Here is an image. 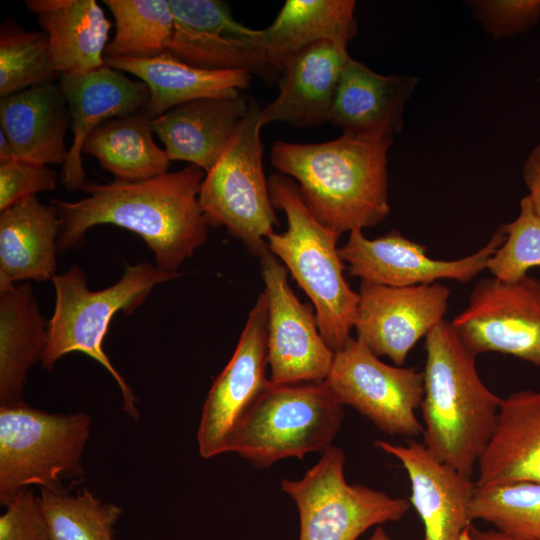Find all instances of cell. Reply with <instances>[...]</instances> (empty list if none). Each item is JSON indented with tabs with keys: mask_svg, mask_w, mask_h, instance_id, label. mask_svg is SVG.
Wrapping results in <instances>:
<instances>
[{
	"mask_svg": "<svg viewBox=\"0 0 540 540\" xmlns=\"http://www.w3.org/2000/svg\"><path fill=\"white\" fill-rule=\"evenodd\" d=\"M267 365V302L261 292L231 359L214 380L204 401L196 434L202 458L227 453L235 428L269 382Z\"/></svg>",
	"mask_w": 540,
	"mask_h": 540,
	"instance_id": "obj_15",
	"label": "cell"
},
{
	"mask_svg": "<svg viewBox=\"0 0 540 540\" xmlns=\"http://www.w3.org/2000/svg\"><path fill=\"white\" fill-rule=\"evenodd\" d=\"M358 294L356 339L402 366L417 342L444 321L450 290L438 282L391 287L361 281Z\"/></svg>",
	"mask_w": 540,
	"mask_h": 540,
	"instance_id": "obj_13",
	"label": "cell"
},
{
	"mask_svg": "<svg viewBox=\"0 0 540 540\" xmlns=\"http://www.w3.org/2000/svg\"><path fill=\"white\" fill-rule=\"evenodd\" d=\"M105 65L139 78L150 91L144 110L156 118L183 103L201 98L240 95L253 76L245 70H206L188 65L169 52L147 59L104 58Z\"/></svg>",
	"mask_w": 540,
	"mask_h": 540,
	"instance_id": "obj_26",
	"label": "cell"
},
{
	"mask_svg": "<svg viewBox=\"0 0 540 540\" xmlns=\"http://www.w3.org/2000/svg\"><path fill=\"white\" fill-rule=\"evenodd\" d=\"M470 518L525 540H540V483L476 485Z\"/></svg>",
	"mask_w": 540,
	"mask_h": 540,
	"instance_id": "obj_32",
	"label": "cell"
},
{
	"mask_svg": "<svg viewBox=\"0 0 540 540\" xmlns=\"http://www.w3.org/2000/svg\"><path fill=\"white\" fill-rule=\"evenodd\" d=\"M418 78L382 75L349 57L335 91L329 122L343 133H368L381 128L399 132L405 104Z\"/></svg>",
	"mask_w": 540,
	"mask_h": 540,
	"instance_id": "obj_25",
	"label": "cell"
},
{
	"mask_svg": "<svg viewBox=\"0 0 540 540\" xmlns=\"http://www.w3.org/2000/svg\"><path fill=\"white\" fill-rule=\"evenodd\" d=\"M470 5L486 33L495 39L524 33L540 20V0H479Z\"/></svg>",
	"mask_w": 540,
	"mask_h": 540,
	"instance_id": "obj_35",
	"label": "cell"
},
{
	"mask_svg": "<svg viewBox=\"0 0 540 540\" xmlns=\"http://www.w3.org/2000/svg\"><path fill=\"white\" fill-rule=\"evenodd\" d=\"M25 5L48 37L52 64L59 75L105 65L112 23L95 0H27Z\"/></svg>",
	"mask_w": 540,
	"mask_h": 540,
	"instance_id": "obj_27",
	"label": "cell"
},
{
	"mask_svg": "<svg viewBox=\"0 0 540 540\" xmlns=\"http://www.w3.org/2000/svg\"><path fill=\"white\" fill-rule=\"evenodd\" d=\"M244 96L201 98L153 118L151 127L171 160L187 161L208 172L245 116Z\"/></svg>",
	"mask_w": 540,
	"mask_h": 540,
	"instance_id": "obj_21",
	"label": "cell"
},
{
	"mask_svg": "<svg viewBox=\"0 0 540 540\" xmlns=\"http://www.w3.org/2000/svg\"><path fill=\"white\" fill-rule=\"evenodd\" d=\"M17 160L15 151L5 135L0 129V161Z\"/></svg>",
	"mask_w": 540,
	"mask_h": 540,
	"instance_id": "obj_40",
	"label": "cell"
},
{
	"mask_svg": "<svg viewBox=\"0 0 540 540\" xmlns=\"http://www.w3.org/2000/svg\"><path fill=\"white\" fill-rule=\"evenodd\" d=\"M205 174L189 164L149 180L87 185V196L75 202L51 199L59 217L58 251L78 246L94 226L112 224L138 234L156 266L176 273L207 240L198 199Z\"/></svg>",
	"mask_w": 540,
	"mask_h": 540,
	"instance_id": "obj_1",
	"label": "cell"
},
{
	"mask_svg": "<svg viewBox=\"0 0 540 540\" xmlns=\"http://www.w3.org/2000/svg\"><path fill=\"white\" fill-rule=\"evenodd\" d=\"M343 406L349 405L390 435L417 436L423 426L416 416L424 395L423 372L382 362L351 337L334 353L324 380Z\"/></svg>",
	"mask_w": 540,
	"mask_h": 540,
	"instance_id": "obj_10",
	"label": "cell"
},
{
	"mask_svg": "<svg viewBox=\"0 0 540 540\" xmlns=\"http://www.w3.org/2000/svg\"><path fill=\"white\" fill-rule=\"evenodd\" d=\"M394 130L343 133L322 143L276 141L271 162L293 179L313 216L338 235L389 214L387 154Z\"/></svg>",
	"mask_w": 540,
	"mask_h": 540,
	"instance_id": "obj_2",
	"label": "cell"
},
{
	"mask_svg": "<svg viewBox=\"0 0 540 540\" xmlns=\"http://www.w3.org/2000/svg\"><path fill=\"white\" fill-rule=\"evenodd\" d=\"M464 540H525L507 534L500 530H481L475 525L471 524L466 531Z\"/></svg>",
	"mask_w": 540,
	"mask_h": 540,
	"instance_id": "obj_39",
	"label": "cell"
},
{
	"mask_svg": "<svg viewBox=\"0 0 540 540\" xmlns=\"http://www.w3.org/2000/svg\"><path fill=\"white\" fill-rule=\"evenodd\" d=\"M58 84L68 106L73 133L62 182L68 191L84 190L88 185L82 163L86 138L103 123L145 108L150 91L142 81L132 80L106 65L88 72L62 74Z\"/></svg>",
	"mask_w": 540,
	"mask_h": 540,
	"instance_id": "obj_18",
	"label": "cell"
},
{
	"mask_svg": "<svg viewBox=\"0 0 540 540\" xmlns=\"http://www.w3.org/2000/svg\"><path fill=\"white\" fill-rule=\"evenodd\" d=\"M47 331L30 284L0 293V406L24 402L27 374L41 360Z\"/></svg>",
	"mask_w": 540,
	"mask_h": 540,
	"instance_id": "obj_28",
	"label": "cell"
},
{
	"mask_svg": "<svg viewBox=\"0 0 540 540\" xmlns=\"http://www.w3.org/2000/svg\"><path fill=\"white\" fill-rule=\"evenodd\" d=\"M173 29L167 52L206 70H245L272 81L279 74L245 43L256 29L237 22L228 5L218 0H169Z\"/></svg>",
	"mask_w": 540,
	"mask_h": 540,
	"instance_id": "obj_16",
	"label": "cell"
},
{
	"mask_svg": "<svg viewBox=\"0 0 540 540\" xmlns=\"http://www.w3.org/2000/svg\"><path fill=\"white\" fill-rule=\"evenodd\" d=\"M56 184L57 173L46 165L0 161V212L24 198L53 190Z\"/></svg>",
	"mask_w": 540,
	"mask_h": 540,
	"instance_id": "obj_36",
	"label": "cell"
},
{
	"mask_svg": "<svg viewBox=\"0 0 540 540\" xmlns=\"http://www.w3.org/2000/svg\"><path fill=\"white\" fill-rule=\"evenodd\" d=\"M177 276L178 272H166L156 265L141 262L126 266L121 278L112 286L91 291L85 273L77 265L55 275L51 281L56 300L48 321L47 342L40 360L42 367L52 370L61 357L72 352L88 355L112 375L122 394L123 411L137 420L140 414L136 398L105 354L103 341L117 312L131 314L156 285Z\"/></svg>",
	"mask_w": 540,
	"mask_h": 540,
	"instance_id": "obj_5",
	"label": "cell"
},
{
	"mask_svg": "<svg viewBox=\"0 0 540 540\" xmlns=\"http://www.w3.org/2000/svg\"><path fill=\"white\" fill-rule=\"evenodd\" d=\"M39 497L49 540H116L120 506L103 502L85 488L74 494L60 487L41 488Z\"/></svg>",
	"mask_w": 540,
	"mask_h": 540,
	"instance_id": "obj_31",
	"label": "cell"
},
{
	"mask_svg": "<svg viewBox=\"0 0 540 540\" xmlns=\"http://www.w3.org/2000/svg\"><path fill=\"white\" fill-rule=\"evenodd\" d=\"M152 118L144 108L113 118L85 140L82 154L96 158L114 181L139 182L168 173L170 159L152 137Z\"/></svg>",
	"mask_w": 540,
	"mask_h": 540,
	"instance_id": "obj_29",
	"label": "cell"
},
{
	"mask_svg": "<svg viewBox=\"0 0 540 540\" xmlns=\"http://www.w3.org/2000/svg\"><path fill=\"white\" fill-rule=\"evenodd\" d=\"M353 0H287L274 21L245 38L246 45L280 74L286 61L321 41L348 45L357 33Z\"/></svg>",
	"mask_w": 540,
	"mask_h": 540,
	"instance_id": "obj_20",
	"label": "cell"
},
{
	"mask_svg": "<svg viewBox=\"0 0 540 540\" xmlns=\"http://www.w3.org/2000/svg\"><path fill=\"white\" fill-rule=\"evenodd\" d=\"M367 540H391L387 532L380 526H376L372 535Z\"/></svg>",
	"mask_w": 540,
	"mask_h": 540,
	"instance_id": "obj_41",
	"label": "cell"
},
{
	"mask_svg": "<svg viewBox=\"0 0 540 540\" xmlns=\"http://www.w3.org/2000/svg\"><path fill=\"white\" fill-rule=\"evenodd\" d=\"M375 447L395 457L411 483L410 503L424 526L423 540H464L476 482L441 462L424 443L405 445L376 440Z\"/></svg>",
	"mask_w": 540,
	"mask_h": 540,
	"instance_id": "obj_17",
	"label": "cell"
},
{
	"mask_svg": "<svg viewBox=\"0 0 540 540\" xmlns=\"http://www.w3.org/2000/svg\"><path fill=\"white\" fill-rule=\"evenodd\" d=\"M451 325L476 356L497 352L540 367V279L479 280Z\"/></svg>",
	"mask_w": 540,
	"mask_h": 540,
	"instance_id": "obj_11",
	"label": "cell"
},
{
	"mask_svg": "<svg viewBox=\"0 0 540 540\" xmlns=\"http://www.w3.org/2000/svg\"><path fill=\"white\" fill-rule=\"evenodd\" d=\"M59 230L56 208L37 196L0 212V293L19 281H46L56 275Z\"/></svg>",
	"mask_w": 540,
	"mask_h": 540,
	"instance_id": "obj_24",
	"label": "cell"
},
{
	"mask_svg": "<svg viewBox=\"0 0 540 540\" xmlns=\"http://www.w3.org/2000/svg\"><path fill=\"white\" fill-rule=\"evenodd\" d=\"M477 468L478 486L540 483V389L501 399L494 432Z\"/></svg>",
	"mask_w": 540,
	"mask_h": 540,
	"instance_id": "obj_22",
	"label": "cell"
},
{
	"mask_svg": "<svg viewBox=\"0 0 540 540\" xmlns=\"http://www.w3.org/2000/svg\"><path fill=\"white\" fill-rule=\"evenodd\" d=\"M115 21V33L104 58L147 59L167 51L173 29L169 0H104Z\"/></svg>",
	"mask_w": 540,
	"mask_h": 540,
	"instance_id": "obj_30",
	"label": "cell"
},
{
	"mask_svg": "<svg viewBox=\"0 0 540 540\" xmlns=\"http://www.w3.org/2000/svg\"><path fill=\"white\" fill-rule=\"evenodd\" d=\"M268 188L274 208L286 215L287 229L271 234L267 248L309 297L320 334L335 353L351 338L359 301L343 275L344 261L337 248L340 235L313 216L290 177L275 173Z\"/></svg>",
	"mask_w": 540,
	"mask_h": 540,
	"instance_id": "obj_4",
	"label": "cell"
},
{
	"mask_svg": "<svg viewBox=\"0 0 540 540\" xmlns=\"http://www.w3.org/2000/svg\"><path fill=\"white\" fill-rule=\"evenodd\" d=\"M90 427L85 413H49L25 402L0 406V504L31 485L59 487L62 478L82 474Z\"/></svg>",
	"mask_w": 540,
	"mask_h": 540,
	"instance_id": "obj_8",
	"label": "cell"
},
{
	"mask_svg": "<svg viewBox=\"0 0 540 540\" xmlns=\"http://www.w3.org/2000/svg\"><path fill=\"white\" fill-rule=\"evenodd\" d=\"M424 445L441 462L472 477L496 426L501 399L482 381L476 355L444 320L425 338Z\"/></svg>",
	"mask_w": 540,
	"mask_h": 540,
	"instance_id": "obj_3",
	"label": "cell"
},
{
	"mask_svg": "<svg viewBox=\"0 0 540 540\" xmlns=\"http://www.w3.org/2000/svg\"><path fill=\"white\" fill-rule=\"evenodd\" d=\"M523 179L528 189L526 195L534 212L540 216V141L528 155L523 165Z\"/></svg>",
	"mask_w": 540,
	"mask_h": 540,
	"instance_id": "obj_38",
	"label": "cell"
},
{
	"mask_svg": "<svg viewBox=\"0 0 540 540\" xmlns=\"http://www.w3.org/2000/svg\"><path fill=\"white\" fill-rule=\"evenodd\" d=\"M0 516V540H49L40 497L29 489L19 492Z\"/></svg>",
	"mask_w": 540,
	"mask_h": 540,
	"instance_id": "obj_37",
	"label": "cell"
},
{
	"mask_svg": "<svg viewBox=\"0 0 540 540\" xmlns=\"http://www.w3.org/2000/svg\"><path fill=\"white\" fill-rule=\"evenodd\" d=\"M504 238L500 226L475 253L456 260H438L427 255L424 245L398 231L368 239L362 230L356 229L338 251L350 274L364 282L391 287L431 284L441 279L466 283L486 269L489 258Z\"/></svg>",
	"mask_w": 540,
	"mask_h": 540,
	"instance_id": "obj_14",
	"label": "cell"
},
{
	"mask_svg": "<svg viewBox=\"0 0 540 540\" xmlns=\"http://www.w3.org/2000/svg\"><path fill=\"white\" fill-rule=\"evenodd\" d=\"M505 238L487 262L486 269L493 277L514 281L540 267V216L527 196L520 201L518 216L501 225Z\"/></svg>",
	"mask_w": 540,
	"mask_h": 540,
	"instance_id": "obj_34",
	"label": "cell"
},
{
	"mask_svg": "<svg viewBox=\"0 0 540 540\" xmlns=\"http://www.w3.org/2000/svg\"><path fill=\"white\" fill-rule=\"evenodd\" d=\"M44 31H4L0 36V97L58 80Z\"/></svg>",
	"mask_w": 540,
	"mask_h": 540,
	"instance_id": "obj_33",
	"label": "cell"
},
{
	"mask_svg": "<svg viewBox=\"0 0 540 540\" xmlns=\"http://www.w3.org/2000/svg\"><path fill=\"white\" fill-rule=\"evenodd\" d=\"M267 302V355L275 384L323 382L334 352L322 338L313 305L292 291L287 269L267 249L260 256Z\"/></svg>",
	"mask_w": 540,
	"mask_h": 540,
	"instance_id": "obj_12",
	"label": "cell"
},
{
	"mask_svg": "<svg viewBox=\"0 0 540 540\" xmlns=\"http://www.w3.org/2000/svg\"><path fill=\"white\" fill-rule=\"evenodd\" d=\"M347 46L321 41L290 57L280 71L277 96L260 108L259 123L294 127L329 122L337 84L349 58Z\"/></svg>",
	"mask_w": 540,
	"mask_h": 540,
	"instance_id": "obj_19",
	"label": "cell"
},
{
	"mask_svg": "<svg viewBox=\"0 0 540 540\" xmlns=\"http://www.w3.org/2000/svg\"><path fill=\"white\" fill-rule=\"evenodd\" d=\"M344 406L326 383L270 381L235 428L227 453H236L254 468H268L289 457L323 453L333 445Z\"/></svg>",
	"mask_w": 540,
	"mask_h": 540,
	"instance_id": "obj_6",
	"label": "cell"
},
{
	"mask_svg": "<svg viewBox=\"0 0 540 540\" xmlns=\"http://www.w3.org/2000/svg\"><path fill=\"white\" fill-rule=\"evenodd\" d=\"M260 107L248 110L213 167L206 172L199 203L208 225L224 226L247 250L260 256L278 224L262 162Z\"/></svg>",
	"mask_w": 540,
	"mask_h": 540,
	"instance_id": "obj_7",
	"label": "cell"
},
{
	"mask_svg": "<svg viewBox=\"0 0 540 540\" xmlns=\"http://www.w3.org/2000/svg\"><path fill=\"white\" fill-rule=\"evenodd\" d=\"M345 453L331 445L298 480L283 479L281 490L295 503L299 540H357L365 531L401 520L411 503L344 475Z\"/></svg>",
	"mask_w": 540,
	"mask_h": 540,
	"instance_id": "obj_9",
	"label": "cell"
},
{
	"mask_svg": "<svg viewBox=\"0 0 540 540\" xmlns=\"http://www.w3.org/2000/svg\"><path fill=\"white\" fill-rule=\"evenodd\" d=\"M68 106L58 81L34 86L0 100V126L17 160L63 165L68 151Z\"/></svg>",
	"mask_w": 540,
	"mask_h": 540,
	"instance_id": "obj_23",
	"label": "cell"
}]
</instances>
